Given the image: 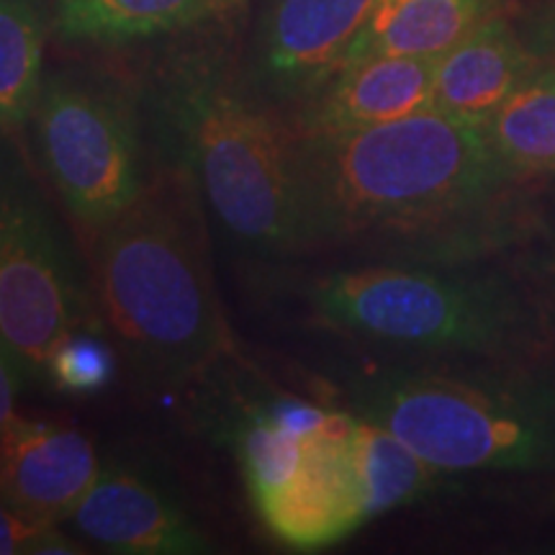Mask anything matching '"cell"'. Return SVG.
Listing matches in <instances>:
<instances>
[{"label":"cell","mask_w":555,"mask_h":555,"mask_svg":"<svg viewBox=\"0 0 555 555\" xmlns=\"http://www.w3.org/2000/svg\"><path fill=\"white\" fill-rule=\"evenodd\" d=\"M86 543L121 555H204L217 545L152 463L108 457L67 519Z\"/></svg>","instance_id":"cell-9"},{"label":"cell","mask_w":555,"mask_h":555,"mask_svg":"<svg viewBox=\"0 0 555 555\" xmlns=\"http://www.w3.org/2000/svg\"><path fill=\"white\" fill-rule=\"evenodd\" d=\"M294 172L304 249L393 240L440 253L515 180L486 127L435 108L356 131H296Z\"/></svg>","instance_id":"cell-2"},{"label":"cell","mask_w":555,"mask_h":555,"mask_svg":"<svg viewBox=\"0 0 555 555\" xmlns=\"http://www.w3.org/2000/svg\"><path fill=\"white\" fill-rule=\"evenodd\" d=\"M332 330L414 350L515 352L538 339L532 304L506 281L414 266H365L319 275L307 291Z\"/></svg>","instance_id":"cell-6"},{"label":"cell","mask_w":555,"mask_h":555,"mask_svg":"<svg viewBox=\"0 0 555 555\" xmlns=\"http://www.w3.org/2000/svg\"><path fill=\"white\" fill-rule=\"evenodd\" d=\"M26 134L82 245L134 204L155 170L131 54L73 50L47 62Z\"/></svg>","instance_id":"cell-4"},{"label":"cell","mask_w":555,"mask_h":555,"mask_svg":"<svg viewBox=\"0 0 555 555\" xmlns=\"http://www.w3.org/2000/svg\"><path fill=\"white\" fill-rule=\"evenodd\" d=\"M545 65L506 13H494L440 54L433 108L453 119L489 127L522 82Z\"/></svg>","instance_id":"cell-14"},{"label":"cell","mask_w":555,"mask_h":555,"mask_svg":"<svg viewBox=\"0 0 555 555\" xmlns=\"http://www.w3.org/2000/svg\"><path fill=\"white\" fill-rule=\"evenodd\" d=\"M21 380L13 371L9 356H5L3 345H0V429H3L9 422L16 416L13 406H16Z\"/></svg>","instance_id":"cell-22"},{"label":"cell","mask_w":555,"mask_h":555,"mask_svg":"<svg viewBox=\"0 0 555 555\" xmlns=\"http://www.w3.org/2000/svg\"><path fill=\"white\" fill-rule=\"evenodd\" d=\"M44 183L21 134H0V345L21 386L47 384L75 330H101L88 260Z\"/></svg>","instance_id":"cell-7"},{"label":"cell","mask_w":555,"mask_h":555,"mask_svg":"<svg viewBox=\"0 0 555 555\" xmlns=\"http://www.w3.org/2000/svg\"><path fill=\"white\" fill-rule=\"evenodd\" d=\"M437 60L384 54L347 62L298 106L291 124L304 134H335L433 108Z\"/></svg>","instance_id":"cell-12"},{"label":"cell","mask_w":555,"mask_h":555,"mask_svg":"<svg viewBox=\"0 0 555 555\" xmlns=\"http://www.w3.org/2000/svg\"><path fill=\"white\" fill-rule=\"evenodd\" d=\"M506 0H376L343 65L384 54L440 57ZM339 65V67H343Z\"/></svg>","instance_id":"cell-15"},{"label":"cell","mask_w":555,"mask_h":555,"mask_svg":"<svg viewBox=\"0 0 555 555\" xmlns=\"http://www.w3.org/2000/svg\"><path fill=\"white\" fill-rule=\"evenodd\" d=\"M224 21L129 52L157 163L189 172L208 217L255 262L304 249L288 116L249 88L240 39Z\"/></svg>","instance_id":"cell-1"},{"label":"cell","mask_w":555,"mask_h":555,"mask_svg":"<svg viewBox=\"0 0 555 555\" xmlns=\"http://www.w3.org/2000/svg\"><path fill=\"white\" fill-rule=\"evenodd\" d=\"M253 0H52V39L75 52L129 54L224 21Z\"/></svg>","instance_id":"cell-13"},{"label":"cell","mask_w":555,"mask_h":555,"mask_svg":"<svg viewBox=\"0 0 555 555\" xmlns=\"http://www.w3.org/2000/svg\"><path fill=\"white\" fill-rule=\"evenodd\" d=\"M208 219L189 172L155 159L134 204L86 242L101 330L142 388L198 380L232 347Z\"/></svg>","instance_id":"cell-3"},{"label":"cell","mask_w":555,"mask_h":555,"mask_svg":"<svg viewBox=\"0 0 555 555\" xmlns=\"http://www.w3.org/2000/svg\"><path fill=\"white\" fill-rule=\"evenodd\" d=\"M119 367V352L103 330H75L57 345L47 365V384L69 397H88L106 388Z\"/></svg>","instance_id":"cell-19"},{"label":"cell","mask_w":555,"mask_h":555,"mask_svg":"<svg viewBox=\"0 0 555 555\" xmlns=\"http://www.w3.org/2000/svg\"><path fill=\"white\" fill-rule=\"evenodd\" d=\"M486 131L515 178L555 176V62L530 75Z\"/></svg>","instance_id":"cell-17"},{"label":"cell","mask_w":555,"mask_h":555,"mask_svg":"<svg viewBox=\"0 0 555 555\" xmlns=\"http://www.w3.org/2000/svg\"><path fill=\"white\" fill-rule=\"evenodd\" d=\"M11 553H82L57 525H37L21 517L0 496V555Z\"/></svg>","instance_id":"cell-20"},{"label":"cell","mask_w":555,"mask_h":555,"mask_svg":"<svg viewBox=\"0 0 555 555\" xmlns=\"http://www.w3.org/2000/svg\"><path fill=\"white\" fill-rule=\"evenodd\" d=\"M52 39V0H0V134H26Z\"/></svg>","instance_id":"cell-16"},{"label":"cell","mask_w":555,"mask_h":555,"mask_svg":"<svg viewBox=\"0 0 555 555\" xmlns=\"http://www.w3.org/2000/svg\"><path fill=\"white\" fill-rule=\"evenodd\" d=\"M352 453L367 519L429 494L437 476L442 474L404 446L397 435L360 416L352 429Z\"/></svg>","instance_id":"cell-18"},{"label":"cell","mask_w":555,"mask_h":555,"mask_svg":"<svg viewBox=\"0 0 555 555\" xmlns=\"http://www.w3.org/2000/svg\"><path fill=\"white\" fill-rule=\"evenodd\" d=\"M356 422V414L343 412L335 425L311 440L296 476L255 504L266 530L291 551L335 545L367 522L352 453Z\"/></svg>","instance_id":"cell-10"},{"label":"cell","mask_w":555,"mask_h":555,"mask_svg":"<svg viewBox=\"0 0 555 555\" xmlns=\"http://www.w3.org/2000/svg\"><path fill=\"white\" fill-rule=\"evenodd\" d=\"M350 409L440 470L555 466V391L386 367L350 386Z\"/></svg>","instance_id":"cell-5"},{"label":"cell","mask_w":555,"mask_h":555,"mask_svg":"<svg viewBox=\"0 0 555 555\" xmlns=\"http://www.w3.org/2000/svg\"><path fill=\"white\" fill-rule=\"evenodd\" d=\"M99 470V453L78 427L13 416L0 429V496L31 522H67Z\"/></svg>","instance_id":"cell-11"},{"label":"cell","mask_w":555,"mask_h":555,"mask_svg":"<svg viewBox=\"0 0 555 555\" xmlns=\"http://www.w3.org/2000/svg\"><path fill=\"white\" fill-rule=\"evenodd\" d=\"M376 0H253L240 60L249 88L283 116L343 65Z\"/></svg>","instance_id":"cell-8"},{"label":"cell","mask_w":555,"mask_h":555,"mask_svg":"<svg viewBox=\"0 0 555 555\" xmlns=\"http://www.w3.org/2000/svg\"><path fill=\"white\" fill-rule=\"evenodd\" d=\"M519 31L538 57L555 62V0H545V3L527 11Z\"/></svg>","instance_id":"cell-21"}]
</instances>
